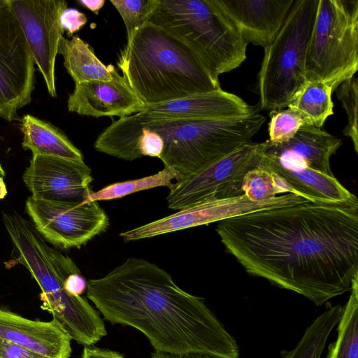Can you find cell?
I'll use <instances>...</instances> for the list:
<instances>
[{"label": "cell", "instance_id": "39", "mask_svg": "<svg viewBox=\"0 0 358 358\" xmlns=\"http://www.w3.org/2000/svg\"><path fill=\"white\" fill-rule=\"evenodd\" d=\"M0 358H1V357H0Z\"/></svg>", "mask_w": 358, "mask_h": 358}, {"label": "cell", "instance_id": "38", "mask_svg": "<svg viewBox=\"0 0 358 358\" xmlns=\"http://www.w3.org/2000/svg\"><path fill=\"white\" fill-rule=\"evenodd\" d=\"M4 177H5V171L0 163V182L3 180Z\"/></svg>", "mask_w": 358, "mask_h": 358}, {"label": "cell", "instance_id": "33", "mask_svg": "<svg viewBox=\"0 0 358 358\" xmlns=\"http://www.w3.org/2000/svg\"><path fill=\"white\" fill-rule=\"evenodd\" d=\"M1 358H49L32 350L0 339Z\"/></svg>", "mask_w": 358, "mask_h": 358}, {"label": "cell", "instance_id": "20", "mask_svg": "<svg viewBox=\"0 0 358 358\" xmlns=\"http://www.w3.org/2000/svg\"><path fill=\"white\" fill-rule=\"evenodd\" d=\"M259 154V166L275 174L287 185L292 194L303 196L310 201L358 202L357 196L334 175L329 176L311 169L285 167L271 157Z\"/></svg>", "mask_w": 358, "mask_h": 358}, {"label": "cell", "instance_id": "9", "mask_svg": "<svg viewBox=\"0 0 358 358\" xmlns=\"http://www.w3.org/2000/svg\"><path fill=\"white\" fill-rule=\"evenodd\" d=\"M258 143L251 141L198 171L176 181L166 196L169 208L180 210L243 194L244 176L258 167Z\"/></svg>", "mask_w": 358, "mask_h": 358}, {"label": "cell", "instance_id": "5", "mask_svg": "<svg viewBox=\"0 0 358 358\" xmlns=\"http://www.w3.org/2000/svg\"><path fill=\"white\" fill-rule=\"evenodd\" d=\"M140 129L157 133L164 149L159 159L186 178L250 142L266 117L258 110L242 116L212 120H171L138 122Z\"/></svg>", "mask_w": 358, "mask_h": 358}, {"label": "cell", "instance_id": "14", "mask_svg": "<svg viewBox=\"0 0 358 358\" xmlns=\"http://www.w3.org/2000/svg\"><path fill=\"white\" fill-rule=\"evenodd\" d=\"M22 179L35 199L83 203L93 178L84 161L34 155Z\"/></svg>", "mask_w": 358, "mask_h": 358}, {"label": "cell", "instance_id": "30", "mask_svg": "<svg viewBox=\"0 0 358 358\" xmlns=\"http://www.w3.org/2000/svg\"><path fill=\"white\" fill-rule=\"evenodd\" d=\"M305 124L298 111L289 108L278 110L272 115L268 124V141L275 144L287 142Z\"/></svg>", "mask_w": 358, "mask_h": 358}, {"label": "cell", "instance_id": "13", "mask_svg": "<svg viewBox=\"0 0 358 358\" xmlns=\"http://www.w3.org/2000/svg\"><path fill=\"white\" fill-rule=\"evenodd\" d=\"M20 24L48 92L57 96L55 67L64 30L60 17L67 8L64 0H8Z\"/></svg>", "mask_w": 358, "mask_h": 358}, {"label": "cell", "instance_id": "27", "mask_svg": "<svg viewBox=\"0 0 358 358\" xmlns=\"http://www.w3.org/2000/svg\"><path fill=\"white\" fill-rule=\"evenodd\" d=\"M242 189L247 197L256 201L271 199L279 194H292L290 188L280 178L259 166L245 174Z\"/></svg>", "mask_w": 358, "mask_h": 358}, {"label": "cell", "instance_id": "32", "mask_svg": "<svg viewBox=\"0 0 358 358\" xmlns=\"http://www.w3.org/2000/svg\"><path fill=\"white\" fill-rule=\"evenodd\" d=\"M87 22L86 15L75 8H66L60 17V23L69 36L79 31Z\"/></svg>", "mask_w": 358, "mask_h": 358}, {"label": "cell", "instance_id": "29", "mask_svg": "<svg viewBox=\"0 0 358 358\" xmlns=\"http://www.w3.org/2000/svg\"><path fill=\"white\" fill-rule=\"evenodd\" d=\"M337 98L341 103L347 114V124L343 134L348 136L353 144L355 151L358 152V83L357 78L354 76L343 83L336 88Z\"/></svg>", "mask_w": 358, "mask_h": 358}, {"label": "cell", "instance_id": "24", "mask_svg": "<svg viewBox=\"0 0 358 358\" xmlns=\"http://www.w3.org/2000/svg\"><path fill=\"white\" fill-rule=\"evenodd\" d=\"M331 87L320 81H307L287 106L298 111L306 124L321 128L333 114Z\"/></svg>", "mask_w": 358, "mask_h": 358}, {"label": "cell", "instance_id": "17", "mask_svg": "<svg viewBox=\"0 0 358 358\" xmlns=\"http://www.w3.org/2000/svg\"><path fill=\"white\" fill-rule=\"evenodd\" d=\"M111 74L113 78L109 81L91 80L76 84L68 99L69 111L94 117H122L142 110L143 103L113 65Z\"/></svg>", "mask_w": 358, "mask_h": 358}, {"label": "cell", "instance_id": "16", "mask_svg": "<svg viewBox=\"0 0 358 358\" xmlns=\"http://www.w3.org/2000/svg\"><path fill=\"white\" fill-rule=\"evenodd\" d=\"M341 144V138L320 128L305 124L287 142L275 144L267 140L258 143V150L285 167L311 169L333 176L330 159Z\"/></svg>", "mask_w": 358, "mask_h": 358}, {"label": "cell", "instance_id": "1", "mask_svg": "<svg viewBox=\"0 0 358 358\" xmlns=\"http://www.w3.org/2000/svg\"><path fill=\"white\" fill-rule=\"evenodd\" d=\"M226 250L250 275L319 306L358 273V202L307 201L219 222Z\"/></svg>", "mask_w": 358, "mask_h": 358}, {"label": "cell", "instance_id": "2", "mask_svg": "<svg viewBox=\"0 0 358 358\" xmlns=\"http://www.w3.org/2000/svg\"><path fill=\"white\" fill-rule=\"evenodd\" d=\"M86 291L105 320L140 331L155 352L239 357L236 341L203 299L148 260L128 257L104 276L90 279Z\"/></svg>", "mask_w": 358, "mask_h": 358}, {"label": "cell", "instance_id": "26", "mask_svg": "<svg viewBox=\"0 0 358 358\" xmlns=\"http://www.w3.org/2000/svg\"><path fill=\"white\" fill-rule=\"evenodd\" d=\"M180 179V176L176 171L171 167L164 166L162 171L153 175L138 179L115 182L96 192L92 191L83 203L119 199L139 191L158 187L170 188L173 184V180L178 181Z\"/></svg>", "mask_w": 358, "mask_h": 358}, {"label": "cell", "instance_id": "18", "mask_svg": "<svg viewBox=\"0 0 358 358\" xmlns=\"http://www.w3.org/2000/svg\"><path fill=\"white\" fill-rule=\"evenodd\" d=\"M247 44L264 48L281 29L294 0H215Z\"/></svg>", "mask_w": 358, "mask_h": 358}, {"label": "cell", "instance_id": "10", "mask_svg": "<svg viewBox=\"0 0 358 358\" xmlns=\"http://www.w3.org/2000/svg\"><path fill=\"white\" fill-rule=\"evenodd\" d=\"M32 54L8 2L0 0V117L17 120L34 88Z\"/></svg>", "mask_w": 358, "mask_h": 358}, {"label": "cell", "instance_id": "15", "mask_svg": "<svg viewBox=\"0 0 358 358\" xmlns=\"http://www.w3.org/2000/svg\"><path fill=\"white\" fill-rule=\"evenodd\" d=\"M257 110V106H249L238 96L220 88L144 106L132 115L138 122L145 124L161 120L228 118Z\"/></svg>", "mask_w": 358, "mask_h": 358}, {"label": "cell", "instance_id": "21", "mask_svg": "<svg viewBox=\"0 0 358 358\" xmlns=\"http://www.w3.org/2000/svg\"><path fill=\"white\" fill-rule=\"evenodd\" d=\"M20 130L23 134L22 146L34 155L57 157L83 161V156L57 127L29 114L22 117Z\"/></svg>", "mask_w": 358, "mask_h": 358}, {"label": "cell", "instance_id": "36", "mask_svg": "<svg viewBox=\"0 0 358 358\" xmlns=\"http://www.w3.org/2000/svg\"><path fill=\"white\" fill-rule=\"evenodd\" d=\"M151 358H224L215 355L201 352H189L185 354H171L155 352Z\"/></svg>", "mask_w": 358, "mask_h": 358}, {"label": "cell", "instance_id": "19", "mask_svg": "<svg viewBox=\"0 0 358 358\" xmlns=\"http://www.w3.org/2000/svg\"><path fill=\"white\" fill-rule=\"evenodd\" d=\"M0 339L32 350L49 358H69L72 340L54 319L33 320L0 308Z\"/></svg>", "mask_w": 358, "mask_h": 358}, {"label": "cell", "instance_id": "12", "mask_svg": "<svg viewBox=\"0 0 358 358\" xmlns=\"http://www.w3.org/2000/svg\"><path fill=\"white\" fill-rule=\"evenodd\" d=\"M307 201L299 195L287 193L271 199L256 201L243 194L187 207L171 215L122 232L120 236L125 242L150 238L264 209L288 206Z\"/></svg>", "mask_w": 358, "mask_h": 358}, {"label": "cell", "instance_id": "28", "mask_svg": "<svg viewBox=\"0 0 358 358\" xmlns=\"http://www.w3.org/2000/svg\"><path fill=\"white\" fill-rule=\"evenodd\" d=\"M124 23L127 41L134 34L148 22L157 0H110Z\"/></svg>", "mask_w": 358, "mask_h": 358}, {"label": "cell", "instance_id": "22", "mask_svg": "<svg viewBox=\"0 0 358 358\" xmlns=\"http://www.w3.org/2000/svg\"><path fill=\"white\" fill-rule=\"evenodd\" d=\"M58 54L63 56L64 66L75 84L91 80L109 81L111 66H106L95 55L90 45L78 36L61 38Z\"/></svg>", "mask_w": 358, "mask_h": 358}, {"label": "cell", "instance_id": "25", "mask_svg": "<svg viewBox=\"0 0 358 358\" xmlns=\"http://www.w3.org/2000/svg\"><path fill=\"white\" fill-rule=\"evenodd\" d=\"M350 290L351 293L337 324V339L329 345L326 358H358V273Z\"/></svg>", "mask_w": 358, "mask_h": 358}, {"label": "cell", "instance_id": "31", "mask_svg": "<svg viewBox=\"0 0 358 358\" xmlns=\"http://www.w3.org/2000/svg\"><path fill=\"white\" fill-rule=\"evenodd\" d=\"M141 131L137 146L140 157L148 156L159 158L164 149L161 136L155 131L147 129H141Z\"/></svg>", "mask_w": 358, "mask_h": 358}, {"label": "cell", "instance_id": "23", "mask_svg": "<svg viewBox=\"0 0 358 358\" xmlns=\"http://www.w3.org/2000/svg\"><path fill=\"white\" fill-rule=\"evenodd\" d=\"M343 311L340 305H329L306 329L302 337L291 350H282V358H320L330 333L338 324Z\"/></svg>", "mask_w": 358, "mask_h": 358}, {"label": "cell", "instance_id": "8", "mask_svg": "<svg viewBox=\"0 0 358 358\" xmlns=\"http://www.w3.org/2000/svg\"><path fill=\"white\" fill-rule=\"evenodd\" d=\"M358 69V0H319L306 59L307 81L334 92Z\"/></svg>", "mask_w": 358, "mask_h": 358}, {"label": "cell", "instance_id": "4", "mask_svg": "<svg viewBox=\"0 0 358 358\" xmlns=\"http://www.w3.org/2000/svg\"><path fill=\"white\" fill-rule=\"evenodd\" d=\"M2 219L13 243L15 260L28 269L39 285L42 308L80 344L92 345L105 336L103 321L96 310L85 298L64 289L66 278L80 273L74 262L50 248L31 222L18 213H3Z\"/></svg>", "mask_w": 358, "mask_h": 358}, {"label": "cell", "instance_id": "11", "mask_svg": "<svg viewBox=\"0 0 358 358\" xmlns=\"http://www.w3.org/2000/svg\"><path fill=\"white\" fill-rule=\"evenodd\" d=\"M25 209L41 236L62 249L85 245L110 224L108 215L96 201H48L29 196Z\"/></svg>", "mask_w": 358, "mask_h": 358}, {"label": "cell", "instance_id": "3", "mask_svg": "<svg viewBox=\"0 0 358 358\" xmlns=\"http://www.w3.org/2000/svg\"><path fill=\"white\" fill-rule=\"evenodd\" d=\"M117 65L144 106L221 88L185 41L150 22L127 41Z\"/></svg>", "mask_w": 358, "mask_h": 358}, {"label": "cell", "instance_id": "7", "mask_svg": "<svg viewBox=\"0 0 358 358\" xmlns=\"http://www.w3.org/2000/svg\"><path fill=\"white\" fill-rule=\"evenodd\" d=\"M319 0H294L273 41L264 48L257 76L260 109L279 110L307 82L306 59Z\"/></svg>", "mask_w": 358, "mask_h": 358}, {"label": "cell", "instance_id": "37", "mask_svg": "<svg viewBox=\"0 0 358 358\" xmlns=\"http://www.w3.org/2000/svg\"><path fill=\"white\" fill-rule=\"evenodd\" d=\"M78 2L85 6L94 14L98 15L100 9L103 6L105 0H78Z\"/></svg>", "mask_w": 358, "mask_h": 358}, {"label": "cell", "instance_id": "35", "mask_svg": "<svg viewBox=\"0 0 358 358\" xmlns=\"http://www.w3.org/2000/svg\"><path fill=\"white\" fill-rule=\"evenodd\" d=\"M82 358H124V357L115 351L90 345L85 346Z\"/></svg>", "mask_w": 358, "mask_h": 358}, {"label": "cell", "instance_id": "6", "mask_svg": "<svg viewBox=\"0 0 358 358\" xmlns=\"http://www.w3.org/2000/svg\"><path fill=\"white\" fill-rule=\"evenodd\" d=\"M148 22L185 41L216 80L246 59L248 44L215 0H157Z\"/></svg>", "mask_w": 358, "mask_h": 358}, {"label": "cell", "instance_id": "34", "mask_svg": "<svg viewBox=\"0 0 358 358\" xmlns=\"http://www.w3.org/2000/svg\"><path fill=\"white\" fill-rule=\"evenodd\" d=\"M87 282L80 275L75 273L69 275L64 281L66 291L73 296H81L87 289Z\"/></svg>", "mask_w": 358, "mask_h": 358}]
</instances>
